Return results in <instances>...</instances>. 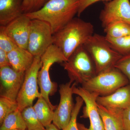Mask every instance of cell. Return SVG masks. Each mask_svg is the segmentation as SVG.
Masks as SVG:
<instances>
[{
  "label": "cell",
  "mask_w": 130,
  "mask_h": 130,
  "mask_svg": "<svg viewBox=\"0 0 130 130\" xmlns=\"http://www.w3.org/2000/svg\"><path fill=\"white\" fill-rule=\"evenodd\" d=\"M106 37L112 47L121 56L130 55V35L116 39Z\"/></svg>",
  "instance_id": "obj_22"
},
{
  "label": "cell",
  "mask_w": 130,
  "mask_h": 130,
  "mask_svg": "<svg viewBox=\"0 0 130 130\" xmlns=\"http://www.w3.org/2000/svg\"><path fill=\"white\" fill-rule=\"evenodd\" d=\"M21 113L27 130H46L38 119L33 106L26 107L21 111Z\"/></svg>",
  "instance_id": "obj_21"
},
{
  "label": "cell",
  "mask_w": 130,
  "mask_h": 130,
  "mask_svg": "<svg viewBox=\"0 0 130 130\" xmlns=\"http://www.w3.org/2000/svg\"><path fill=\"white\" fill-rule=\"evenodd\" d=\"M98 104L112 110L124 111L130 106V84L118 89L109 95L98 96Z\"/></svg>",
  "instance_id": "obj_14"
},
{
  "label": "cell",
  "mask_w": 130,
  "mask_h": 130,
  "mask_svg": "<svg viewBox=\"0 0 130 130\" xmlns=\"http://www.w3.org/2000/svg\"><path fill=\"white\" fill-rule=\"evenodd\" d=\"M93 32L91 23L74 18L54 34L53 44L60 49L68 59L78 47L84 44Z\"/></svg>",
  "instance_id": "obj_2"
},
{
  "label": "cell",
  "mask_w": 130,
  "mask_h": 130,
  "mask_svg": "<svg viewBox=\"0 0 130 130\" xmlns=\"http://www.w3.org/2000/svg\"><path fill=\"white\" fill-rule=\"evenodd\" d=\"M63 66L70 81L81 85L97 74L94 61L84 45L78 47Z\"/></svg>",
  "instance_id": "obj_4"
},
{
  "label": "cell",
  "mask_w": 130,
  "mask_h": 130,
  "mask_svg": "<svg viewBox=\"0 0 130 130\" xmlns=\"http://www.w3.org/2000/svg\"><path fill=\"white\" fill-rule=\"evenodd\" d=\"M41 56L35 57L30 67L25 72L24 79L16 99L18 109L22 111L32 106L34 100L42 96L38 91V73L42 67Z\"/></svg>",
  "instance_id": "obj_7"
},
{
  "label": "cell",
  "mask_w": 130,
  "mask_h": 130,
  "mask_svg": "<svg viewBox=\"0 0 130 130\" xmlns=\"http://www.w3.org/2000/svg\"><path fill=\"white\" fill-rule=\"evenodd\" d=\"M25 73L17 71L11 66L0 68L1 96L16 101Z\"/></svg>",
  "instance_id": "obj_12"
},
{
  "label": "cell",
  "mask_w": 130,
  "mask_h": 130,
  "mask_svg": "<svg viewBox=\"0 0 130 130\" xmlns=\"http://www.w3.org/2000/svg\"><path fill=\"white\" fill-rule=\"evenodd\" d=\"M53 44V34L50 25L40 20H31L27 50L34 56H42Z\"/></svg>",
  "instance_id": "obj_8"
},
{
  "label": "cell",
  "mask_w": 130,
  "mask_h": 130,
  "mask_svg": "<svg viewBox=\"0 0 130 130\" xmlns=\"http://www.w3.org/2000/svg\"><path fill=\"white\" fill-rule=\"evenodd\" d=\"M73 94L81 97L83 100L85 106L81 118H89L90 125L86 128L83 124L77 123L79 130H105L103 121L98 110L96 99L99 94L90 92L83 87L74 86L73 90Z\"/></svg>",
  "instance_id": "obj_9"
},
{
  "label": "cell",
  "mask_w": 130,
  "mask_h": 130,
  "mask_svg": "<svg viewBox=\"0 0 130 130\" xmlns=\"http://www.w3.org/2000/svg\"><path fill=\"white\" fill-rule=\"evenodd\" d=\"M11 66L8 53L0 49V68Z\"/></svg>",
  "instance_id": "obj_30"
},
{
  "label": "cell",
  "mask_w": 130,
  "mask_h": 130,
  "mask_svg": "<svg viewBox=\"0 0 130 130\" xmlns=\"http://www.w3.org/2000/svg\"><path fill=\"white\" fill-rule=\"evenodd\" d=\"M98 106L105 130H124L123 111L108 109L98 104Z\"/></svg>",
  "instance_id": "obj_17"
},
{
  "label": "cell",
  "mask_w": 130,
  "mask_h": 130,
  "mask_svg": "<svg viewBox=\"0 0 130 130\" xmlns=\"http://www.w3.org/2000/svg\"><path fill=\"white\" fill-rule=\"evenodd\" d=\"M33 107L38 119L43 126L46 128L50 125L53 120L54 110L45 99L42 96L38 98Z\"/></svg>",
  "instance_id": "obj_18"
},
{
  "label": "cell",
  "mask_w": 130,
  "mask_h": 130,
  "mask_svg": "<svg viewBox=\"0 0 130 130\" xmlns=\"http://www.w3.org/2000/svg\"><path fill=\"white\" fill-rule=\"evenodd\" d=\"M111 1V0H79V9L77 14L79 17L86 8L100 1L108 2Z\"/></svg>",
  "instance_id": "obj_28"
},
{
  "label": "cell",
  "mask_w": 130,
  "mask_h": 130,
  "mask_svg": "<svg viewBox=\"0 0 130 130\" xmlns=\"http://www.w3.org/2000/svg\"><path fill=\"white\" fill-rule=\"evenodd\" d=\"M26 129L27 127L22 116L21 111L19 109L6 117L0 128V130H26Z\"/></svg>",
  "instance_id": "obj_19"
},
{
  "label": "cell",
  "mask_w": 130,
  "mask_h": 130,
  "mask_svg": "<svg viewBox=\"0 0 130 130\" xmlns=\"http://www.w3.org/2000/svg\"><path fill=\"white\" fill-rule=\"evenodd\" d=\"M10 64L18 72L25 73L30 67L35 57L27 49L18 47L8 53Z\"/></svg>",
  "instance_id": "obj_16"
},
{
  "label": "cell",
  "mask_w": 130,
  "mask_h": 130,
  "mask_svg": "<svg viewBox=\"0 0 130 130\" xmlns=\"http://www.w3.org/2000/svg\"><path fill=\"white\" fill-rule=\"evenodd\" d=\"M47 0H23L22 10L25 14L36 11L41 8Z\"/></svg>",
  "instance_id": "obj_26"
},
{
  "label": "cell",
  "mask_w": 130,
  "mask_h": 130,
  "mask_svg": "<svg viewBox=\"0 0 130 130\" xmlns=\"http://www.w3.org/2000/svg\"><path fill=\"white\" fill-rule=\"evenodd\" d=\"M18 109L16 101H12L7 98H0V124H2L5 118L9 114Z\"/></svg>",
  "instance_id": "obj_23"
},
{
  "label": "cell",
  "mask_w": 130,
  "mask_h": 130,
  "mask_svg": "<svg viewBox=\"0 0 130 130\" xmlns=\"http://www.w3.org/2000/svg\"></svg>",
  "instance_id": "obj_33"
},
{
  "label": "cell",
  "mask_w": 130,
  "mask_h": 130,
  "mask_svg": "<svg viewBox=\"0 0 130 130\" xmlns=\"http://www.w3.org/2000/svg\"><path fill=\"white\" fill-rule=\"evenodd\" d=\"M31 19L24 13L5 26V31L18 46L27 49Z\"/></svg>",
  "instance_id": "obj_13"
},
{
  "label": "cell",
  "mask_w": 130,
  "mask_h": 130,
  "mask_svg": "<svg viewBox=\"0 0 130 130\" xmlns=\"http://www.w3.org/2000/svg\"><path fill=\"white\" fill-rule=\"evenodd\" d=\"M23 0H0V25L6 26L23 14Z\"/></svg>",
  "instance_id": "obj_15"
},
{
  "label": "cell",
  "mask_w": 130,
  "mask_h": 130,
  "mask_svg": "<svg viewBox=\"0 0 130 130\" xmlns=\"http://www.w3.org/2000/svg\"><path fill=\"white\" fill-rule=\"evenodd\" d=\"M79 7V0H47L39 10L25 14L47 23L54 35L74 18Z\"/></svg>",
  "instance_id": "obj_1"
},
{
  "label": "cell",
  "mask_w": 130,
  "mask_h": 130,
  "mask_svg": "<svg viewBox=\"0 0 130 130\" xmlns=\"http://www.w3.org/2000/svg\"><path fill=\"white\" fill-rule=\"evenodd\" d=\"M42 67L38 73V84L41 96L53 110L57 106H54L49 100V96L53 95L58 88L57 83L51 81L49 71L54 63H64L67 60L60 49L55 44L51 45L41 56Z\"/></svg>",
  "instance_id": "obj_5"
},
{
  "label": "cell",
  "mask_w": 130,
  "mask_h": 130,
  "mask_svg": "<svg viewBox=\"0 0 130 130\" xmlns=\"http://www.w3.org/2000/svg\"><path fill=\"white\" fill-rule=\"evenodd\" d=\"M76 83L70 81L59 86L60 100L54 111L53 124L60 130L64 129L70 123L74 105L73 103V90Z\"/></svg>",
  "instance_id": "obj_10"
},
{
  "label": "cell",
  "mask_w": 130,
  "mask_h": 130,
  "mask_svg": "<svg viewBox=\"0 0 130 130\" xmlns=\"http://www.w3.org/2000/svg\"><path fill=\"white\" fill-rule=\"evenodd\" d=\"M95 65L97 74L114 68L122 56L111 47L106 37L93 34L84 44Z\"/></svg>",
  "instance_id": "obj_3"
},
{
  "label": "cell",
  "mask_w": 130,
  "mask_h": 130,
  "mask_svg": "<svg viewBox=\"0 0 130 130\" xmlns=\"http://www.w3.org/2000/svg\"><path fill=\"white\" fill-rule=\"evenodd\" d=\"M18 130V129H13V130Z\"/></svg>",
  "instance_id": "obj_32"
},
{
  "label": "cell",
  "mask_w": 130,
  "mask_h": 130,
  "mask_svg": "<svg viewBox=\"0 0 130 130\" xmlns=\"http://www.w3.org/2000/svg\"><path fill=\"white\" fill-rule=\"evenodd\" d=\"M123 119L124 130H130V106L123 111Z\"/></svg>",
  "instance_id": "obj_29"
},
{
  "label": "cell",
  "mask_w": 130,
  "mask_h": 130,
  "mask_svg": "<svg viewBox=\"0 0 130 130\" xmlns=\"http://www.w3.org/2000/svg\"><path fill=\"white\" fill-rule=\"evenodd\" d=\"M84 101L81 97L78 96L76 98L70 123L66 127L61 130H79L77 123V117L83 106Z\"/></svg>",
  "instance_id": "obj_24"
},
{
  "label": "cell",
  "mask_w": 130,
  "mask_h": 130,
  "mask_svg": "<svg viewBox=\"0 0 130 130\" xmlns=\"http://www.w3.org/2000/svg\"><path fill=\"white\" fill-rule=\"evenodd\" d=\"M115 67L125 75L130 84V55L122 56L116 63Z\"/></svg>",
  "instance_id": "obj_27"
},
{
  "label": "cell",
  "mask_w": 130,
  "mask_h": 130,
  "mask_svg": "<svg viewBox=\"0 0 130 130\" xmlns=\"http://www.w3.org/2000/svg\"><path fill=\"white\" fill-rule=\"evenodd\" d=\"M100 18L104 28L109 24L118 21L130 25L129 0H111L105 3Z\"/></svg>",
  "instance_id": "obj_11"
},
{
  "label": "cell",
  "mask_w": 130,
  "mask_h": 130,
  "mask_svg": "<svg viewBox=\"0 0 130 130\" xmlns=\"http://www.w3.org/2000/svg\"><path fill=\"white\" fill-rule=\"evenodd\" d=\"M104 28L106 37L120 38L130 35V25L122 21H116L109 24Z\"/></svg>",
  "instance_id": "obj_20"
},
{
  "label": "cell",
  "mask_w": 130,
  "mask_h": 130,
  "mask_svg": "<svg viewBox=\"0 0 130 130\" xmlns=\"http://www.w3.org/2000/svg\"><path fill=\"white\" fill-rule=\"evenodd\" d=\"M18 47L14 41L7 34L5 26H0V49L8 53Z\"/></svg>",
  "instance_id": "obj_25"
},
{
  "label": "cell",
  "mask_w": 130,
  "mask_h": 130,
  "mask_svg": "<svg viewBox=\"0 0 130 130\" xmlns=\"http://www.w3.org/2000/svg\"><path fill=\"white\" fill-rule=\"evenodd\" d=\"M45 128L46 130H61L58 129L53 124H51L50 125L46 127Z\"/></svg>",
  "instance_id": "obj_31"
},
{
  "label": "cell",
  "mask_w": 130,
  "mask_h": 130,
  "mask_svg": "<svg viewBox=\"0 0 130 130\" xmlns=\"http://www.w3.org/2000/svg\"><path fill=\"white\" fill-rule=\"evenodd\" d=\"M129 84V82L125 75L114 68L96 74L82 86L90 92L97 93L100 96H104Z\"/></svg>",
  "instance_id": "obj_6"
}]
</instances>
